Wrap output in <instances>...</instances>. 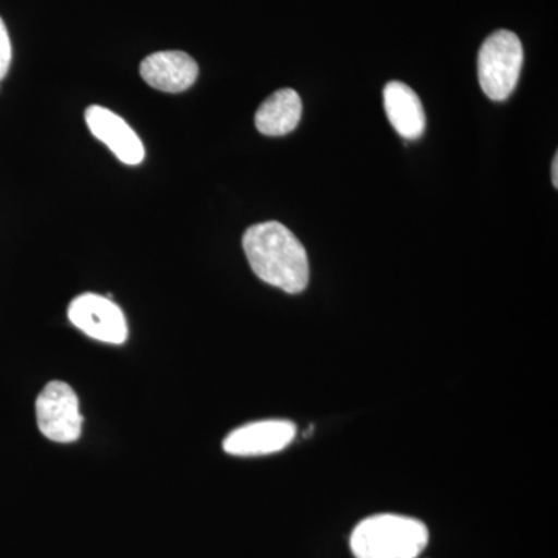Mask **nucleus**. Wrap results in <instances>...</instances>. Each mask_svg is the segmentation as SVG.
<instances>
[{"mask_svg":"<svg viewBox=\"0 0 558 558\" xmlns=\"http://www.w3.org/2000/svg\"><path fill=\"white\" fill-rule=\"evenodd\" d=\"M524 51L515 33L495 32L484 40L478 54V78L490 100H508L519 84Z\"/></svg>","mask_w":558,"mask_h":558,"instance_id":"7ed1b4c3","label":"nucleus"},{"mask_svg":"<svg viewBox=\"0 0 558 558\" xmlns=\"http://www.w3.org/2000/svg\"><path fill=\"white\" fill-rule=\"evenodd\" d=\"M36 418L39 432L47 439L75 442L83 427L78 396L64 381H50L36 399Z\"/></svg>","mask_w":558,"mask_h":558,"instance_id":"20e7f679","label":"nucleus"},{"mask_svg":"<svg viewBox=\"0 0 558 558\" xmlns=\"http://www.w3.org/2000/svg\"><path fill=\"white\" fill-rule=\"evenodd\" d=\"M303 116V102L292 89H281L270 95L256 112L255 124L260 134L282 137L299 126Z\"/></svg>","mask_w":558,"mask_h":558,"instance_id":"9d476101","label":"nucleus"},{"mask_svg":"<svg viewBox=\"0 0 558 558\" xmlns=\"http://www.w3.org/2000/svg\"><path fill=\"white\" fill-rule=\"evenodd\" d=\"M553 183L558 189V156L554 157L553 161Z\"/></svg>","mask_w":558,"mask_h":558,"instance_id":"f8f14e48","label":"nucleus"},{"mask_svg":"<svg viewBox=\"0 0 558 558\" xmlns=\"http://www.w3.org/2000/svg\"><path fill=\"white\" fill-rule=\"evenodd\" d=\"M11 40L9 31H7L5 24H3L2 17H0V81L5 78L9 73L11 64Z\"/></svg>","mask_w":558,"mask_h":558,"instance_id":"9b49d317","label":"nucleus"},{"mask_svg":"<svg viewBox=\"0 0 558 558\" xmlns=\"http://www.w3.org/2000/svg\"><path fill=\"white\" fill-rule=\"evenodd\" d=\"M384 105L389 123L400 137L416 140L424 135L427 117L416 92L410 86L399 81L388 83L384 90Z\"/></svg>","mask_w":558,"mask_h":558,"instance_id":"1a4fd4ad","label":"nucleus"},{"mask_svg":"<svg viewBox=\"0 0 558 558\" xmlns=\"http://www.w3.org/2000/svg\"><path fill=\"white\" fill-rule=\"evenodd\" d=\"M140 73L154 89L179 94L196 83L199 68L189 53L171 50L149 54L140 65Z\"/></svg>","mask_w":558,"mask_h":558,"instance_id":"6e6552de","label":"nucleus"},{"mask_svg":"<svg viewBox=\"0 0 558 558\" xmlns=\"http://www.w3.org/2000/svg\"><path fill=\"white\" fill-rule=\"evenodd\" d=\"M86 123L95 135L120 161L138 165L145 159L142 140L121 117L101 106H90L86 110Z\"/></svg>","mask_w":558,"mask_h":558,"instance_id":"0eeeda50","label":"nucleus"},{"mask_svg":"<svg viewBox=\"0 0 558 558\" xmlns=\"http://www.w3.org/2000/svg\"><path fill=\"white\" fill-rule=\"evenodd\" d=\"M295 435V424L289 421L253 422L231 432L223 440V450L233 457H264L284 450Z\"/></svg>","mask_w":558,"mask_h":558,"instance_id":"423d86ee","label":"nucleus"},{"mask_svg":"<svg viewBox=\"0 0 558 558\" xmlns=\"http://www.w3.org/2000/svg\"><path fill=\"white\" fill-rule=\"evenodd\" d=\"M427 545L428 529L422 521L392 513L363 520L351 537L357 558H417Z\"/></svg>","mask_w":558,"mask_h":558,"instance_id":"f03ea898","label":"nucleus"},{"mask_svg":"<svg viewBox=\"0 0 558 558\" xmlns=\"http://www.w3.org/2000/svg\"><path fill=\"white\" fill-rule=\"evenodd\" d=\"M242 247L256 277L284 292H303L310 284V259L299 238L282 226L256 223L245 231Z\"/></svg>","mask_w":558,"mask_h":558,"instance_id":"f257e3e1","label":"nucleus"},{"mask_svg":"<svg viewBox=\"0 0 558 558\" xmlns=\"http://www.w3.org/2000/svg\"><path fill=\"white\" fill-rule=\"evenodd\" d=\"M69 319L86 336L109 344L128 340V322L123 311L109 296L84 293L69 306Z\"/></svg>","mask_w":558,"mask_h":558,"instance_id":"39448f33","label":"nucleus"}]
</instances>
